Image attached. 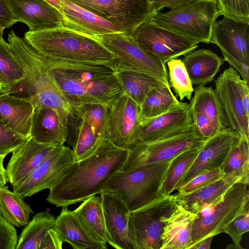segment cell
<instances>
[{"mask_svg": "<svg viewBox=\"0 0 249 249\" xmlns=\"http://www.w3.org/2000/svg\"><path fill=\"white\" fill-rule=\"evenodd\" d=\"M128 151L104 139L91 154L73 163L50 189L46 200L56 207H68L100 194L110 177L120 169Z\"/></svg>", "mask_w": 249, "mask_h": 249, "instance_id": "obj_1", "label": "cell"}, {"mask_svg": "<svg viewBox=\"0 0 249 249\" xmlns=\"http://www.w3.org/2000/svg\"><path fill=\"white\" fill-rule=\"evenodd\" d=\"M46 58L51 75L74 109L89 103L108 105L123 93L110 66Z\"/></svg>", "mask_w": 249, "mask_h": 249, "instance_id": "obj_2", "label": "cell"}, {"mask_svg": "<svg viewBox=\"0 0 249 249\" xmlns=\"http://www.w3.org/2000/svg\"><path fill=\"white\" fill-rule=\"evenodd\" d=\"M8 39L23 67L25 77L3 93L24 98L30 102L34 108L38 107L52 108L67 124L71 117L77 118L73 107L51 75L46 57L24 37L18 36L14 30L10 32Z\"/></svg>", "mask_w": 249, "mask_h": 249, "instance_id": "obj_3", "label": "cell"}, {"mask_svg": "<svg viewBox=\"0 0 249 249\" xmlns=\"http://www.w3.org/2000/svg\"><path fill=\"white\" fill-rule=\"evenodd\" d=\"M24 37L48 58L70 62L106 65L116 70L114 55L96 37L62 26L36 32L28 31Z\"/></svg>", "mask_w": 249, "mask_h": 249, "instance_id": "obj_4", "label": "cell"}, {"mask_svg": "<svg viewBox=\"0 0 249 249\" xmlns=\"http://www.w3.org/2000/svg\"><path fill=\"white\" fill-rule=\"evenodd\" d=\"M171 160L127 171H117L107 181L102 192L118 195L130 212L138 210L161 196V184Z\"/></svg>", "mask_w": 249, "mask_h": 249, "instance_id": "obj_5", "label": "cell"}, {"mask_svg": "<svg viewBox=\"0 0 249 249\" xmlns=\"http://www.w3.org/2000/svg\"><path fill=\"white\" fill-rule=\"evenodd\" d=\"M248 185L239 181L221 197L201 207L193 223L188 249L206 238L223 233L224 228L249 206Z\"/></svg>", "mask_w": 249, "mask_h": 249, "instance_id": "obj_6", "label": "cell"}, {"mask_svg": "<svg viewBox=\"0 0 249 249\" xmlns=\"http://www.w3.org/2000/svg\"><path fill=\"white\" fill-rule=\"evenodd\" d=\"M220 15L217 0H196L165 13H157L152 21L198 43L209 44L213 24Z\"/></svg>", "mask_w": 249, "mask_h": 249, "instance_id": "obj_7", "label": "cell"}, {"mask_svg": "<svg viewBox=\"0 0 249 249\" xmlns=\"http://www.w3.org/2000/svg\"><path fill=\"white\" fill-rule=\"evenodd\" d=\"M177 206L170 195L130 212L127 235L133 249H160L163 228Z\"/></svg>", "mask_w": 249, "mask_h": 249, "instance_id": "obj_8", "label": "cell"}, {"mask_svg": "<svg viewBox=\"0 0 249 249\" xmlns=\"http://www.w3.org/2000/svg\"><path fill=\"white\" fill-rule=\"evenodd\" d=\"M96 37L114 55L116 71H141L168 82L165 64L141 47L132 36L118 32Z\"/></svg>", "mask_w": 249, "mask_h": 249, "instance_id": "obj_9", "label": "cell"}, {"mask_svg": "<svg viewBox=\"0 0 249 249\" xmlns=\"http://www.w3.org/2000/svg\"><path fill=\"white\" fill-rule=\"evenodd\" d=\"M196 129L148 143H138L128 149L126 158L120 171L169 161L180 153L200 148L205 142Z\"/></svg>", "mask_w": 249, "mask_h": 249, "instance_id": "obj_10", "label": "cell"}, {"mask_svg": "<svg viewBox=\"0 0 249 249\" xmlns=\"http://www.w3.org/2000/svg\"><path fill=\"white\" fill-rule=\"evenodd\" d=\"M210 43L220 49L224 60L249 84V23L223 16L213 24Z\"/></svg>", "mask_w": 249, "mask_h": 249, "instance_id": "obj_11", "label": "cell"}, {"mask_svg": "<svg viewBox=\"0 0 249 249\" xmlns=\"http://www.w3.org/2000/svg\"><path fill=\"white\" fill-rule=\"evenodd\" d=\"M133 36L142 24L156 14L149 0H69Z\"/></svg>", "mask_w": 249, "mask_h": 249, "instance_id": "obj_12", "label": "cell"}, {"mask_svg": "<svg viewBox=\"0 0 249 249\" xmlns=\"http://www.w3.org/2000/svg\"><path fill=\"white\" fill-rule=\"evenodd\" d=\"M75 161L72 149L56 145L47 156L25 178L12 185L23 198L54 186Z\"/></svg>", "mask_w": 249, "mask_h": 249, "instance_id": "obj_13", "label": "cell"}, {"mask_svg": "<svg viewBox=\"0 0 249 249\" xmlns=\"http://www.w3.org/2000/svg\"><path fill=\"white\" fill-rule=\"evenodd\" d=\"M132 36L141 47L165 64L198 47L196 41L161 27L152 20L140 25Z\"/></svg>", "mask_w": 249, "mask_h": 249, "instance_id": "obj_14", "label": "cell"}, {"mask_svg": "<svg viewBox=\"0 0 249 249\" xmlns=\"http://www.w3.org/2000/svg\"><path fill=\"white\" fill-rule=\"evenodd\" d=\"M245 81L235 69L230 67L215 81L214 90L229 127L249 141V114L245 110L242 99Z\"/></svg>", "mask_w": 249, "mask_h": 249, "instance_id": "obj_15", "label": "cell"}, {"mask_svg": "<svg viewBox=\"0 0 249 249\" xmlns=\"http://www.w3.org/2000/svg\"><path fill=\"white\" fill-rule=\"evenodd\" d=\"M241 136L228 127L205 140L194 161L183 176L176 190L203 172L221 168Z\"/></svg>", "mask_w": 249, "mask_h": 249, "instance_id": "obj_16", "label": "cell"}, {"mask_svg": "<svg viewBox=\"0 0 249 249\" xmlns=\"http://www.w3.org/2000/svg\"><path fill=\"white\" fill-rule=\"evenodd\" d=\"M190 100L193 126L204 140L229 127V123L214 90L198 86Z\"/></svg>", "mask_w": 249, "mask_h": 249, "instance_id": "obj_17", "label": "cell"}, {"mask_svg": "<svg viewBox=\"0 0 249 249\" xmlns=\"http://www.w3.org/2000/svg\"><path fill=\"white\" fill-rule=\"evenodd\" d=\"M193 128L190 103L180 101L168 112L142 123L130 146L168 138Z\"/></svg>", "mask_w": 249, "mask_h": 249, "instance_id": "obj_18", "label": "cell"}, {"mask_svg": "<svg viewBox=\"0 0 249 249\" xmlns=\"http://www.w3.org/2000/svg\"><path fill=\"white\" fill-rule=\"evenodd\" d=\"M106 139L117 147L129 148L141 124L140 107L123 93L108 105Z\"/></svg>", "mask_w": 249, "mask_h": 249, "instance_id": "obj_19", "label": "cell"}, {"mask_svg": "<svg viewBox=\"0 0 249 249\" xmlns=\"http://www.w3.org/2000/svg\"><path fill=\"white\" fill-rule=\"evenodd\" d=\"M16 20L36 32L61 27V13L45 0H9Z\"/></svg>", "mask_w": 249, "mask_h": 249, "instance_id": "obj_20", "label": "cell"}, {"mask_svg": "<svg viewBox=\"0 0 249 249\" xmlns=\"http://www.w3.org/2000/svg\"><path fill=\"white\" fill-rule=\"evenodd\" d=\"M105 226L110 246L117 249H133L127 235L130 213L121 197L113 193L100 194Z\"/></svg>", "mask_w": 249, "mask_h": 249, "instance_id": "obj_21", "label": "cell"}, {"mask_svg": "<svg viewBox=\"0 0 249 249\" xmlns=\"http://www.w3.org/2000/svg\"><path fill=\"white\" fill-rule=\"evenodd\" d=\"M55 216L36 213L22 230L16 249H61L63 242L55 229Z\"/></svg>", "mask_w": 249, "mask_h": 249, "instance_id": "obj_22", "label": "cell"}, {"mask_svg": "<svg viewBox=\"0 0 249 249\" xmlns=\"http://www.w3.org/2000/svg\"><path fill=\"white\" fill-rule=\"evenodd\" d=\"M63 26L93 37L124 31L115 25L69 0H60Z\"/></svg>", "mask_w": 249, "mask_h": 249, "instance_id": "obj_23", "label": "cell"}, {"mask_svg": "<svg viewBox=\"0 0 249 249\" xmlns=\"http://www.w3.org/2000/svg\"><path fill=\"white\" fill-rule=\"evenodd\" d=\"M55 145L37 142L30 137L14 150L6 168L8 181L11 185L17 184L30 173Z\"/></svg>", "mask_w": 249, "mask_h": 249, "instance_id": "obj_24", "label": "cell"}, {"mask_svg": "<svg viewBox=\"0 0 249 249\" xmlns=\"http://www.w3.org/2000/svg\"><path fill=\"white\" fill-rule=\"evenodd\" d=\"M67 134V124L55 109L47 107L34 108L30 137L36 142L64 145Z\"/></svg>", "mask_w": 249, "mask_h": 249, "instance_id": "obj_25", "label": "cell"}, {"mask_svg": "<svg viewBox=\"0 0 249 249\" xmlns=\"http://www.w3.org/2000/svg\"><path fill=\"white\" fill-rule=\"evenodd\" d=\"M55 229L62 242L75 249H107V245L97 240L84 225L73 211L62 207L55 218Z\"/></svg>", "mask_w": 249, "mask_h": 249, "instance_id": "obj_26", "label": "cell"}, {"mask_svg": "<svg viewBox=\"0 0 249 249\" xmlns=\"http://www.w3.org/2000/svg\"><path fill=\"white\" fill-rule=\"evenodd\" d=\"M34 109L32 103L24 98L0 93V120L25 138L30 136Z\"/></svg>", "mask_w": 249, "mask_h": 249, "instance_id": "obj_27", "label": "cell"}, {"mask_svg": "<svg viewBox=\"0 0 249 249\" xmlns=\"http://www.w3.org/2000/svg\"><path fill=\"white\" fill-rule=\"evenodd\" d=\"M196 216V213L178 204L163 228L160 249H188L193 223Z\"/></svg>", "mask_w": 249, "mask_h": 249, "instance_id": "obj_28", "label": "cell"}, {"mask_svg": "<svg viewBox=\"0 0 249 249\" xmlns=\"http://www.w3.org/2000/svg\"><path fill=\"white\" fill-rule=\"evenodd\" d=\"M182 60L193 85L205 86L211 82L224 63V59L209 49H200L185 54Z\"/></svg>", "mask_w": 249, "mask_h": 249, "instance_id": "obj_29", "label": "cell"}, {"mask_svg": "<svg viewBox=\"0 0 249 249\" xmlns=\"http://www.w3.org/2000/svg\"><path fill=\"white\" fill-rule=\"evenodd\" d=\"M241 181L240 178L224 176L222 178L194 192L174 195L177 204L186 210L196 213L205 204L221 197L231 186Z\"/></svg>", "mask_w": 249, "mask_h": 249, "instance_id": "obj_30", "label": "cell"}, {"mask_svg": "<svg viewBox=\"0 0 249 249\" xmlns=\"http://www.w3.org/2000/svg\"><path fill=\"white\" fill-rule=\"evenodd\" d=\"M123 93L140 107L146 95L153 89L169 84L150 74L138 71L116 70Z\"/></svg>", "mask_w": 249, "mask_h": 249, "instance_id": "obj_31", "label": "cell"}, {"mask_svg": "<svg viewBox=\"0 0 249 249\" xmlns=\"http://www.w3.org/2000/svg\"><path fill=\"white\" fill-rule=\"evenodd\" d=\"M67 129L66 141L72 148L75 160L89 156L103 141L97 138L88 122L79 117L69 120Z\"/></svg>", "mask_w": 249, "mask_h": 249, "instance_id": "obj_32", "label": "cell"}, {"mask_svg": "<svg viewBox=\"0 0 249 249\" xmlns=\"http://www.w3.org/2000/svg\"><path fill=\"white\" fill-rule=\"evenodd\" d=\"M74 212L92 235L104 245L108 243L101 196L83 201Z\"/></svg>", "mask_w": 249, "mask_h": 249, "instance_id": "obj_33", "label": "cell"}, {"mask_svg": "<svg viewBox=\"0 0 249 249\" xmlns=\"http://www.w3.org/2000/svg\"><path fill=\"white\" fill-rule=\"evenodd\" d=\"M0 212L5 220L18 228L26 226L33 213L30 205L8 185L0 187Z\"/></svg>", "mask_w": 249, "mask_h": 249, "instance_id": "obj_34", "label": "cell"}, {"mask_svg": "<svg viewBox=\"0 0 249 249\" xmlns=\"http://www.w3.org/2000/svg\"><path fill=\"white\" fill-rule=\"evenodd\" d=\"M180 102L172 91L169 84L153 89L145 97L140 107L141 124L168 112Z\"/></svg>", "mask_w": 249, "mask_h": 249, "instance_id": "obj_35", "label": "cell"}, {"mask_svg": "<svg viewBox=\"0 0 249 249\" xmlns=\"http://www.w3.org/2000/svg\"><path fill=\"white\" fill-rule=\"evenodd\" d=\"M25 71L10 44L0 39V93L23 79Z\"/></svg>", "mask_w": 249, "mask_h": 249, "instance_id": "obj_36", "label": "cell"}, {"mask_svg": "<svg viewBox=\"0 0 249 249\" xmlns=\"http://www.w3.org/2000/svg\"><path fill=\"white\" fill-rule=\"evenodd\" d=\"M199 149L182 152L171 160L161 184V196H169L177 189L183 176L196 158Z\"/></svg>", "mask_w": 249, "mask_h": 249, "instance_id": "obj_37", "label": "cell"}, {"mask_svg": "<svg viewBox=\"0 0 249 249\" xmlns=\"http://www.w3.org/2000/svg\"><path fill=\"white\" fill-rule=\"evenodd\" d=\"M249 141L241 136L238 143L229 154L221 167L224 176L240 178L242 181L249 183Z\"/></svg>", "mask_w": 249, "mask_h": 249, "instance_id": "obj_38", "label": "cell"}, {"mask_svg": "<svg viewBox=\"0 0 249 249\" xmlns=\"http://www.w3.org/2000/svg\"><path fill=\"white\" fill-rule=\"evenodd\" d=\"M78 116L85 119L92 128L100 141L106 139L108 108V105L99 103H89L75 108Z\"/></svg>", "mask_w": 249, "mask_h": 249, "instance_id": "obj_39", "label": "cell"}, {"mask_svg": "<svg viewBox=\"0 0 249 249\" xmlns=\"http://www.w3.org/2000/svg\"><path fill=\"white\" fill-rule=\"evenodd\" d=\"M168 83L175 93V96L181 101L185 98L190 100L194 91L193 85L180 59H173L167 62Z\"/></svg>", "mask_w": 249, "mask_h": 249, "instance_id": "obj_40", "label": "cell"}, {"mask_svg": "<svg viewBox=\"0 0 249 249\" xmlns=\"http://www.w3.org/2000/svg\"><path fill=\"white\" fill-rule=\"evenodd\" d=\"M249 230V206L234 218L224 229L223 232L228 234L233 241L232 247L243 249L241 242L243 234Z\"/></svg>", "mask_w": 249, "mask_h": 249, "instance_id": "obj_41", "label": "cell"}, {"mask_svg": "<svg viewBox=\"0 0 249 249\" xmlns=\"http://www.w3.org/2000/svg\"><path fill=\"white\" fill-rule=\"evenodd\" d=\"M221 15L249 23V0H217Z\"/></svg>", "mask_w": 249, "mask_h": 249, "instance_id": "obj_42", "label": "cell"}, {"mask_svg": "<svg viewBox=\"0 0 249 249\" xmlns=\"http://www.w3.org/2000/svg\"><path fill=\"white\" fill-rule=\"evenodd\" d=\"M224 176L221 168L203 172L195 176L187 183L179 187L178 193L185 194L194 192Z\"/></svg>", "mask_w": 249, "mask_h": 249, "instance_id": "obj_43", "label": "cell"}, {"mask_svg": "<svg viewBox=\"0 0 249 249\" xmlns=\"http://www.w3.org/2000/svg\"><path fill=\"white\" fill-rule=\"evenodd\" d=\"M27 139L8 128L0 120V154L7 155L12 153Z\"/></svg>", "mask_w": 249, "mask_h": 249, "instance_id": "obj_44", "label": "cell"}, {"mask_svg": "<svg viewBox=\"0 0 249 249\" xmlns=\"http://www.w3.org/2000/svg\"><path fill=\"white\" fill-rule=\"evenodd\" d=\"M18 241L14 226L0 215V249H16Z\"/></svg>", "mask_w": 249, "mask_h": 249, "instance_id": "obj_45", "label": "cell"}, {"mask_svg": "<svg viewBox=\"0 0 249 249\" xmlns=\"http://www.w3.org/2000/svg\"><path fill=\"white\" fill-rule=\"evenodd\" d=\"M17 22L9 0H0V24L8 28Z\"/></svg>", "mask_w": 249, "mask_h": 249, "instance_id": "obj_46", "label": "cell"}, {"mask_svg": "<svg viewBox=\"0 0 249 249\" xmlns=\"http://www.w3.org/2000/svg\"><path fill=\"white\" fill-rule=\"evenodd\" d=\"M153 4L156 13L164 8L170 10L180 7L196 0H149Z\"/></svg>", "mask_w": 249, "mask_h": 249, "instance_id": "obj_47", "label": "cell"}, {"mask_svg": "<svg viewBox=\"0 0 249 249\" xmlns=\"http://www.w3.org/2000/svg\"><path fill=\"white\" fill-rule=\"evenodd\" d=\"M6 156L0 154V187L5 185L8 181L6 169L3 166V161Z\"/></svg>", "mask_w": 249, "mask_h": 249, "instance_id": "obj_48", "label": "cell"}, {"mask_svg": "<svg viewBox=\"0 0 249 249\" xmlns=\"http://www.w3.org/2000/svg\"><path fill=\"white\" fill-rule=\"evenodd\" d=\"M213 236L206 238L194 246L191 247V249H210L211 245L213 239Z\"/></svg>", "mask_w": 249, "mask_h": 249, "instance_id": "obj_49", "label": "cell"}, {"mask_svg": "<svg viewBox=\"0 0 249 249\" xmlns=\"http://www.w3.org/2000/svg\"><path fill=\"white\" fill-rule=\"evenodd\" d=\"M61 12L60 0H45Z\"/></svg>", "mask_w": 249, "mask_h": 249, "instance_id": "obj_50", "label": "cell"}, {"mask_svg": "<svg viewBox=\"0 0 249 249\" xmlns=\"http://www.w3.org/2000/svg\"><path fill=\"white\" fill-rule=\"evenodd\" d=\"M5 29L3 26L0 24V39L2 38V35L3 34V30Z\"/></svg>", "mask_w": 249, "mask_h": 249, "instance_id": "obj_51", "label": "cell"}, {"mask_svg": "<svg viewBox=\"0 0 249 249\" xmlns=\"http://www.w3.org/2000/svg\"><path fill=\"white\" fill-rule=\"evenodd\" d=\"M0 215H1V213H0Z\"/></svg>", "mask_w": 249, "mask_h": 249, "instance_id": "obj_52", "label": "cell"}]
</instances>
